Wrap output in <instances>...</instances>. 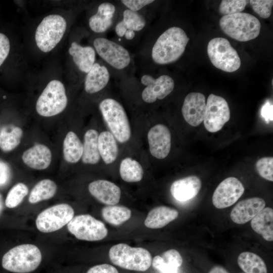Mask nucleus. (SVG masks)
Returning <instances> with one entry per match:
<instances>
[{"instance_id": "obj_12", "label": "nucleus", "mask_w": 273, "mask_h": 273, "mask_svg": "<svg viewBox=\"0 0 273 273\" xmlns=\"http://www.w3.org/2000/svg\"><path fill=\"white\" fill-rule=\"evenodd\" d=\"M204 124L207 131L215 132L220 130L230 119V110L222 97L210 94L206 103Z\"/></svg>"}, {"instance_id": "obj_2", "label": "nucleus", "mask_w": 273, "mask_h": 273, "mask_svg": "<svg viewBox=\"0 0 273 273\" xmlns=\"http://www.w3.org/2000/svg\"><path fill=\"white\" fill-rule=\"evenodd\" d=\"M41 260V253L36 246L25 244L14 247L5 253L2 265L12 272L29 273L39 266Z\"/></svg>"}, {"instance_id": "obj_4", "label": "nucleus", "mask_w": 273, "mask_h": 273, "mask_svg": "<svg viewBox=\"0 0 273 273\" xmlns=\"http://www.w3.org/2000/svg\"><path fill=\"white\" fill-rule=\"evenodd\" d=\"M111 262L121 268L145 271L150 268L152 258L149 251L142 247H131L119 243L111 247L109 251Z\"/></svg>"}, {"instance_id": "obj_32", "label": "nucleus", "mask_w": 273, "mask_h": 273, "mask_svg": "<svg viewBox=\"0 0 273 273\" xmlns=\"http://www.w3.org/2000/svg\"><path fill=\"white\" fill-rule=\"evenodd\" d=\"M119 173L121 178L126 182H138L143 177L144 170L138 161L126 157L120 164Z\"/></svg>"}, {"instance_id": "obj_21", "label": "nucleus", "mask_w": 273, "mask_h": 273, "mask_svg": "<svg viewBox=\"0 0 273 273\" xmlns=\"http://www.w3.org/2000/svg\"><path fill=\"white\" fill-rule=\"evenodd\" d=\"M201 187L200 179L191 175L174 181L170 187V193L176 200L186 201L196 196Z\"/></svg>"}, {"instance_id": "obj_33", "label": "nucleus", "mask_w": 273, "mask_h": 273, "mask_svg": "<svg viewBox=\"0 0 273 273\" xmlns=\"http://www.w3.org/2000/svg\"><path fill=\"white\" fill-rule=\"evenodd\" d=\"M131 214L130 210L124 206L109 205L103 208L104 219L114 225H119L128 220Z\"/></svg>"}, {"instance_id": "obj_30", "label": "nucleus", "mask_w": 273, "mask_h": 273, "mask_svg": "<svg viewBox=\"0 0 273 273\" xmlns=\"http://www.w3.org/2000/svg\"><path fill=\"white\" fill-rule=\"evenodd\" d=\"M238 264L245 273H267L264 260L252 252H243L240 254Z\"/></svg>"}, {"instance_id": "obj_16", "label": "nucleus", "mask_w": 273, "mask_h": 273, "mask_svg": "<svg viewBox=\"0 0 273 273\" xmlns=\"http://www.w3.org/2000/svg\"><path fill=\"white\" fill-rule=\"evenodd\" d=\"M205 96L200 93H190L185 98L181 108L186 121L193 126L199 125L204 120L206 111Z\"/></svg>"}, {"instance_id": "obj_35", "label": "nucleus", "mask_w": 273, "mask_h": 273, "mask_svg": "<svg viewBox=\"0 0 273 273\" xmlns=\"http://www.w3.org/2000/svg\"><path fill=\"white\" fill-rule=\"evenodd\" d=\"M28 193L27 186L22 183L15 184L9 191L5 201V206L9 208L17 207Z\"/></svg>"}, {"instance_id": "obj_25", "label": "nucleus", "mask_w": 273, "mask_h": 273, "mask_svg": "<svg viewBox=\"0 0 273 273\" xmlns=\"http://www.w3.org/2000/svg\"><path fill=\"white\" fill-rule=\"evenodd\" d=\"M252 229L266 241H273V209L264 208L251 219Z\"/></svg>"}, {"instance_id": "obj_47", "label": "nucleus", "mask_w": 273, "mask_h": 273, "mask_svg": "<svg viewBox=\"0 0 273 273\" xmlns=\"http://www.w3.org/2000/svg\"><path fill=\"white\" fill-rule=\"evenodd\" d=\"M4 209V200L3 198V196L0 193V215L3 210Z\"/></svg>"}, {"instance_id": "obj_7", "label": "nucleus", "mask_w": 273, "mask_h": 273, "mask_svg": "<svg viewBox=\"0 0 273 273\" xmlns=\"http://www.w3.org/2000/svg\"><path fill=\"white\" fill-rule=\"evenodd\" d=\"M67 104L64 84L58 79H53L48 82L38 97L35 110L40 116L50 117L62 113Z\"/></svg>"}, {"instance_id": "obj_36", "label": "nucleus", "mask_w": 273, "mask_h": 273, "mask_svg": "<svg viewBox=\"0 0 273 273\" xmlns=\"http://www.w3.org/2000/svg\"><path fill=\"white\" fill-rule=\"evenodd\" d=\"M249 1L246 0H223L218 8V11L221 14L232 15L243 11Z\"/></svg>"}, {"instance_id": "obj_41", "label": "nucleus", "mask_w": 273, "mask_h": 273, "mask_svg": "<svg viewBox=\"0 0 273 273\" xmlns=\"http://www.w3.org/2000/svg\"><path fill=\"white\" fill-rule=\"evenodd\" d=\"M10 48L9 38L4 33L0 32V67L7 58Z\"/></svg>"}, {"instance_id": "obj_40", "label": "nucleus", "mask_w": 273, "mask_h": 273, "mask_svg": "<svg viewBox=\"0 0 273 273\" xmlns=\"http://www.w3.org/2000/svg\"><path fill=\"white\" fill-rule=\"evenodd\" d=\"M153 267L161 273H178V268L166 263L161 256H155L152 261Z\"/></svg>"}, {"instance_id": "obj_34", "label": "nucleus", "mask_w": 273, "mask_h": 273, "mask_svg": "<svg viewBox=\"0 0 273 273\" xmlns=\"http://www.w3.org/2000/svg\"><path fill=\"white\" fill-rule=\"evenodd\" d=\"M121 20L124 23L127 30L133 31L135 32L142 30L147 24L145 17L140 13L132 11L127 9L123 12Z\"/></svg>"}, {"instance_id": "obj_5", "label": "nucleus", "mask_w": 273, "mask_h": 273, "mask_svg": "<svg viewBox=\"0 0 273 273\" xmlns=\"http://www.w3.org/2000/svg\"><path fill=\"white\" fill-rule=\"evenodd\" d=\"M99 108L111 133L119 142L129 141L131 128L127 115L122 105L112 98H106L100 102Z\"/></svg>"}, {"instance_id": "obj_46", "label": "nucleus", "mask_w": 273, "mask_h": 273, "mask_svg": "<svg viewBox=\"0 0 273 273\" xmlns=\"http://www.w3.org/2000/svg\"><path fill=\"white\" fill-rule=\"evenodd\" d=\"M209 273H229L224 268L220 266H215L211 269Z\"/></svg>"}, {"instance_id": "obj_39", "label": "nucleus", "mask_w": 273, "mask_h": 273, "mask_svg": "<svg viewBox=\"0 0 273 273\" xmlns=\"http://www.w3.org/2000/svg\"><path fill=\"white\" fill-rule=\"evenodd\" d=\"M161 257L169 265L178 268L183 263V258L175 249H169L164 252Z\"/></svg>"}, {"instance_id": "obj_24", "label": "nucleus", "mask_w": 273, "mask_h": 273, "mask_svg": "<svg viewBox=\"0 0 273 273\" xmlns=\"http://www.w3.org/2000/svg\"><path fill=\"white\" fill-rule=\"evenodd\" d=\"M178 212L175 209L164 206L152 209L148 214L144 223L150 229L162 228L177 218Z\"/></svg>"}, {"instance_id": "obj_17", "label": "nucleus", "mask_w": 273, "mask_h": 273, "mask_svg": "<svg viewBox=\"0 0 273 273\" xmlns=\"http://www.w3.org/2000/svg\"><path fill=\"white\" fill-rule=\"evenodd\" d=\"M265 206L263 199L252 197L239 202L231 212L232 220L237 224H244L254 218Z\"/></svg>"}, {"instance_id": "obj_18", "label": "nucleus", "mask_w": 273, "mask_h": 273, "mask_svg": "<svg viewBox=\"0 0 273 273\" xmlns=\"http://www.w3.org/2000/svg\"><path fill=\"white\" fill-rule=\"evenodd\" d=\"M88 189L93 197L106 205H114L120 199V188L114 183L107 180L94 181L89 184Z\"/></svg>"}, {"instance_id": "obj_13", "label": "nucleus", "mask_w": 273, "mask_h": 273, "mask_svg": "<svg viewBox=\"0 0 273 273\" xmlns=\"http://www.w3.org/2000/svg\"><path fill=\"white\" fill-rule=\"evenodd\" d=\"M141 83L145 86L142 93V100L147 103H153L157 100H162L173 90L174 82L168 75H161L154 78L145 74L141 76Z\"/></svg>"}, {"instance_id": "obj_31", "label": "nucleus", "mask_w": 273, "mask_h": 273, "mask_svg": "<svg viewBox=\"0 0 273 273\" xmlns=\"http://www.w3.org/2000/svg\"><path fill=\"white\" fill-rule=\"evenodd\" d=\"M57 186L55 182L50 179H43L38 181L31 190L28 201L35 204L50 199L56 193Z\"/></svg>"}, {"instance_id": "obj_38", "label": "nucleus", "mask_w": 273, "mask_h": 273, "mask_svg": "<svg viewBox=\"0 0 273 273\" xmlns=\"http://www.w3.org/2000/svg\"><path fill=\"white\" fill-rule=\"evenodd\" d=\"M254 11L262 18H268L273 5L272 0H251L249 1Z\"/></svg>"}, {"instance_id": "obj_10", "label": "nucleus", "mask_w": 273, "mask_h": 273, "mask_svg": "<svg viewBox=\"0 0 273 273\" xmlns=\"http://www.w3.org/2000/svg\"><path fill=\"white\" fill-rule=\"evenodd\" d=\"M67 229L77 239L87 241L101 240L108 234L104 223L89 214L73 217L67 224Z\"/></svg>"}, {"instance_id": "obj_8", "label": "nucleus", "mask_w": 273, "mask_h": 273, "mask_svg": "<svg viewBox=\"0 0 273 273\" xmlns=\"http://www.w3.org/2000/svg\"><path fill=\"white\" fill-rule=\"evenodd\" d=\"M207 54L212 64L223 71L233 72L241 66L237 52L226 38L216 37L210 40L207 46Z\"/></svg>"}, {"instance_id": "obj_11", "label": "nucleus", "mask_w": 273, "mask_h": 273, "mask_svg": "<svg viewBox=\"0 0 273 273\" xmlns=\"http://www.w3.org/2000/svg\"><path fill=\"white\" fill-rule=\"evenodd\" d=\"M73 208L66 203L58 204L50 207L37 216L35 224L38 231L44 233L57 231L65 225L74 217Z\"/></svg>"}, {"instance_id": "obj_15", "label": "nucleus", "mask_w": 273, "mask_h": 273, "mask_svg": "<svg viewBox=\"0 0 273 273\" xmlns=\"http://www.w3.org/2000/svg\"><path fill=\"white\" fill-rule=\"evenodd\" d=\"M147 138L149 151L153 157L162 159L167 156L171 148V133L165 125H154L148 131Z\"/></svg>"}, {"instance_id": "obj_26", "label": "nucleus", "mask_w": 273, "mask_h": 273, "mask_svg": "<svg viewBox=\"0 0 273 273\" xmlns=\"http://www.w3.org/2000/svg\"><path fill=\"white\" fill-rule=\"evenodd\" d=\"M98 132L94 129L87 130L84 135L81 160L84 164H95L100 160L98 148Z\"/></svg>"}, {"instance_id": "obj_19", "label": "nucleus", "mask_w": 273, "mask_h": 273, "mask_svg": "<svg viewBox=\"0 0 273 273\" xmlns=\"http://www.w3.org/2000/svg\"><path fill=\"white\" fill-rule=\"evenodd\" d=\"M52 155L50 149L47 146L37 144L25 150L22 159L28 167L35 170L47 169L52 162Z\"/></svg>"}, {"instance_id": "obj_27", "label": "nucleus", "mask_w": 273, "mask_h": 273, "mask_svg": "<svg viewBox=\"0 0 273 273\" xmlns=\"http://www.w3.org/2000/svg\"><path fill=\"white\" fill-rule=\"evenodd\" d=\"M98 148L100 157L107 164L113 163L118 155V146L116 139L108 131H104L99 134Z\"/></svg>"}, {"instance_id": "obj_22", "label": "nucleus", "mask_w": 273, "mask_h": 273, "mask_svg": "<svg viewBox=\"0 0 273 273\" xmlns=\"http://www.w3.org/2000/svg\"><path fill=\"white\" fill-rule=\"evenodd\" d=\"M68 53L77 69L82 73L86 74L96 63V52L93 47L83 46L73 41Z\"/></svg>"}, {"instance_id": "obj_42", "label": "nucleus", "mask_w": 273, "mask_h": 273, "mask_svg": "<svg viewBox=\"0 0 273 273\" xmlns=\"http://www.w3.org/2000/svg\"><path fill=\"white\" fill-rule=\"evenodd\" d=\"M153 0H122L121 3L127 9L134 12H139L147 5L153 3Z\"/></svg>"}, {"instance_id": "obj_37", "label": "nucleus", "mask_w": 273, "mask_h": 273, "mask_svg": "<svg viewBox=\"0 0 273 273\" xmlns=\"http://www.w3.org/2000/svg\"><path fill=\"white\" fill-rule=\"evenodd\" d=\"M258 174L264 179L273 181V158L264 157L257 160L255 164Z\"/></svg>"}, {"instance_id": "obj_14", "label": "nucleus", "mask_w": 273, "mask_h": 273, "mask_svg": "<svg viewBox=\"0 0 273 273\" xmlns=\"http://www.w3.org/2000/svg\"><path fill=\"white\" fill-rule=\"evenodd\" d=\"M242 183L235 177H229L222 180L215 190L212 196L213 205L218 209H223L235 204L244 192Z\"/></svg>"}, {"instance_id": "obj_1", "label": "nucleus", "mask_w": 273, "mask_h": 273, "mask_svg": "<svg viewBox=\"0 0 273 273\" xmlns=\"http://www.w3.org/2000/svg\"><path fill=\"white\" fill-rule=\"evenodd\" d=\"M189 40L190 38L180 27H169L153 44L150 51L152 61L160 65L176 62L184 54Z\"/></svg>"}, {"instance_id": "obj_9", "label": "nucleus", "mask_w": 273, "mask_h": 273, "mask_svg": "<svg viewBox=\"0 0 273 273\" xmlns=\"http://www.w3.org/2000/svg\"><path fill=\"white\" fill-rule=\"evenodd\" d=\"M93 44L96 53L113 68L123 70L131 64L130 54L121 44L102 37L96 38Z\"/></svg>"}, {"instance_id": "obj_29", "label": "nucleus", "mask_w": 273, "mask_h": 273, "mask_svg": "<svg viewBox=\"0 0 273 273\" xmlns=\"http://www.w3.org/2000/svg\"><path fill=\"white\" fill-rule=\"evenodd\" d=\"M23 132L21 127L12 124L5 125L0 130V149L8 152L20 144Z\"/></svg>"}, {"instance_id": "obj_43", "label": "nucleus", "mask_w": 273, "mask_h": 273, "mask_svg": "<svg viewBox=\"0 0 273 273\" xmlns=\"http://www.w3.org/2000/svg\"><path fill=\"white\" fill-rule=\"evenodd\" d=\"M11 177L10 168L5 162L0 160V187L5 186Z\"/></svg>"}, {"instance_id": "obj_23", "label": "nucleus", "mask_w": 273, "mask_h": 273, "mask_svg": "<svg viewBox=\"0 0 273 273\" xmlns=\"http://www.w3.org/2000/svg\"><path fill=\"white\" fill-rule=\"evenodd\" d=\"M110 78L108 69L105 65L96 62L86 74L84 82L85 92L93 94L102 90L108 84Z\"/></svg>"}, {"instance_id": "obj_20", "label": "nucleus", "mask_w": 273, "mask_h": 273, "mask_svg": "<svg viewBox=\"0 0 273 273\" xmlns=\"http://www.w3.org/2000/svg\"><path fill=\"white\" fill-rule=\"evenodd\" d=\"M116 12L115 6L110 2H103L97 8V12L88 20L90 29L96 33L107 31L112 25Z\"/></svg>"}, {"instance_id": "obj_3", "label": "nucleus", "mask_w": 273, "mask_h": 273, "mask_svg": "<svg viewBox=\"0 0 273 273\" xmlns=\"http://www.w3.org/2000/svg\"><path fill=\"white\" fill-rule=\"evenodd\" d=\"M222 31L230 37L240 41H247L257 37L260 23L253 15L239 13L222 16L219 20Z\"/></svg>"}, {"instance_id": "obj_28", "label": "nucleus", "mask_w": 273, "mask_h": 273, "mask_svg": "<svg viewBox=\"0 0 273 273\" xmlns=\"http://www.w3.org/2000/svg\"><path fill=\"white\" fill-rule=\"evenodd\" d=\"M83 144L77 135L72 131L66 135L63 144V154L65 160L70 163H75L81 159Z\"/></svg>"}, {"instance_id": "obj_45", "label": "nucleus", "mask_w": 273, "mask_h": 273, "mask_svg": "<svg viewBox=\"0 0 273 273\" xmlns=\"http://www.w3.org/2000/svg\"><path fill=\"white\" fill-rule=\"evenodd\" d=\"M261 115L266 121H272V105L266 103L262 108Z\"/></svg>"}, {"instance_id": "obj_6", "label": "nucleus", "mask_w": 273, "mask_h": 273, "mask_svg": "<svg viewBox=\"0 0 273 273\" xmlns=\"http://www.w3.org/2000/svg\"><path fill=\"white\" fill-rule=\"evenodd\" d=\"M67 23L59 14H50L40 21L36 28L34 39L38 49L43 53L52 51L61 41Z\"/></svg>"}, {"instance_id": "obj_44", "label": "nucleus", "mask_w": 273, "mask_h": 273, "mask_svg": "<svg viewBox=\"0 0 273 273\" xmlns=\"http://www.w3.org/2000/svg\"><path fill=\"white\" fill-rule=\"evenodd\" d=\"M86 273H119L117 269L109 264H101L90 267Z\"/></svg>"}]
</instances>
